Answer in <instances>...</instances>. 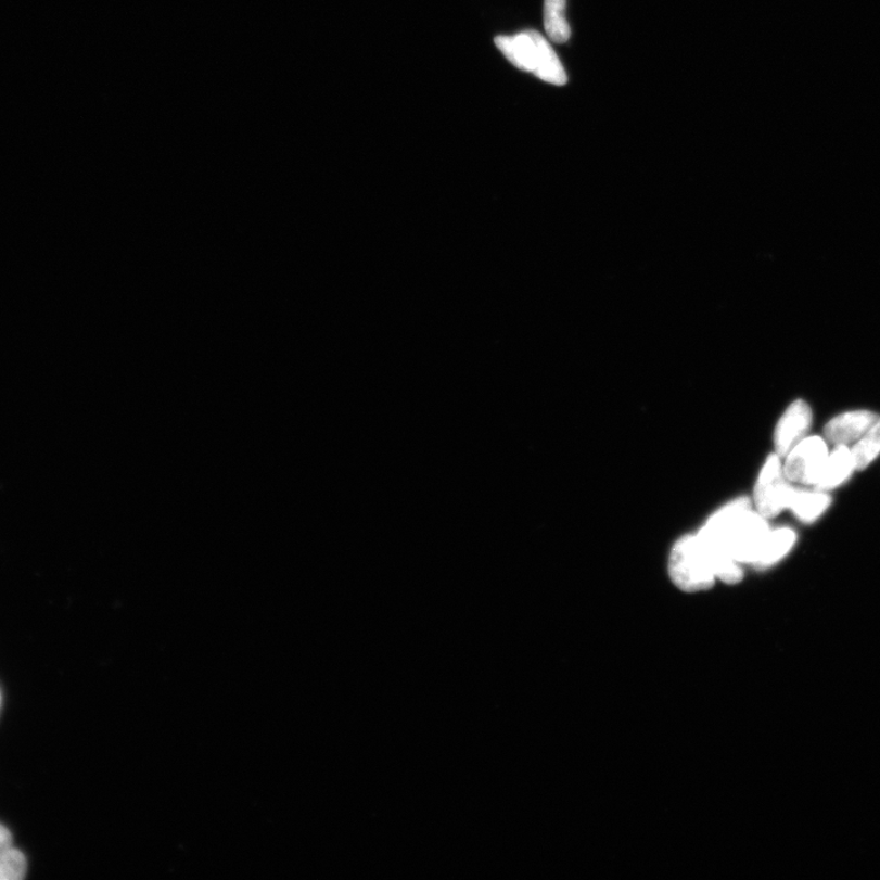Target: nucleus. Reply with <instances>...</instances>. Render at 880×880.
<instances>
[{
	"label": "nucleus",
	"mask_w": 880,
	"mask_h": 880,
	"mask_svg": "<svg viewBox=\"0 0 880 880\" xmlns=\"http://www.w3.org/2000/svg\"><path fill=\"white\" fill-rule=\"evenodd\" d=\"M769 532L767 519L753 511L748 498H739L714 512L696 537L710 553L756 565Z\"/></svg>",
	"instance_id": "1"
},
{
	"label": "nucleus",
	"mask_w": 880,
	"mask_h": 880,
	"mask_svg": "<svg viewBox=\"0 0 880 880\" xmlns=\"http://www.w3.org/2000/svg\"><path fill=\"white\" fill-rule=\"evenodd\" d=\"M669 575L681 591L689 594L707 591L717 578L696 535L684 536L674 545Z\"/></svg>",
	"instance_id": "2"
},
{
	"label": "nucleus",
	"mask_w": 880,
	"mask_h": 880,
	"mask_svg": "<svg viewBox=\"0 0 880 880\" xmlns=\"http://www.w3.org/2000/svg\"><path fill=\"white\" fill-rule=\"evenodd\" d=\"M781 458L771 454L761 470L754 487V506L764 519H773L788 509L792 487L782 469Z\"/></svg>",
	"instance_id": "3"
},
{
	"label": "nucleus",
	"mask_w": 880,
	"mask_h": 880,
	"mask_svg": "<svg viewBox=\"0 0 880 880\" xmlns=\"http://www.w3.org/2000/svg\"><path fill=\"white\" fill-rule=\"evenodd\" d=\"M828 456L829 451L825 439L820 437L805 438L788 454L782 469H785L786 476L790 482L816 487Z\"/></svg>",
	"instance_id": "4"
},
{
	"label": "nucleus",
	"mask_w": 880,
	"mask_h": 880,
	"mask_svg": "<svg viewBox=\"0 0 880 880\" xmlns=\"http://www.w3.org/2000/svg\"><path fill=\"white\" fill-rule=\"evenodd\" d=\"M812 425V410L807 403H792L779 420L775 432L776 454L786 458L805 438Z\"/></svg>",
	"instance_id": "5"
},
{
	"label": "nucleus",
	"mask_w": 880,
	"mask_h": 880,
	"mask_svg": "<svg viewBox=\"0 0 880 880\" xmlns=\"http://www.w3.org/2000/svg\"><path fill=\"white\" fill-rule=\"evenodd\" d=\"M879 418V415L867 410L841 413L826 424V438L834 446H854Z\"/></svg>",
	"instance_id": "6"
},
{
	"label": "nucleus",
	"mask_w": 880,
	"mask_h": 880,
	"mask_svg": "<svg viewBox=\"0 0 880 880\" xmlns=\"http://www.w3.org/2000/svg\"><path fill=\"white\" fill-rule=\"evenodd\" d=\"M536 34L535 30H527L515 36H498L495 42L518 69L535 74L538 60Z\"/></svg>",
	"instance_id": "7"
},
{
	"label": "nucleus",
	"mask_w": 880,
	"mask_h": 880,
	"mask_svg": "<svg viewBox=\"0 0 880 880\" xmlns=\"http://www.w3.org/2000/svg\"><path fill=\"white\" fill-rule=\"evenodd\" d=\"M855 463L851 449L846 446H836L829 454L824 472L816 485L817 490H831L844 485L853 476Z\"/></svg>",
	"instance_id": "8"
},
{
	"label": "nucleus",
	"mask_w": 880,
	"mask_h": 880,
	"mask_svg": "<svg viewBox=\"0 0 880 880\" xmlns=\"http://www.w3.org/2000/svg\"><path fill=\"white\" fill-rule=\"evenodd\" d=\"M831 505V498L821 490L807 492L792 488L789 496L788 509L802 522L811 524L825 514Z\"/></svg>",
	"instance_id": "9"
},
{
	"label": "nucleus",
	"mask_w": 880,
	"mask_h": 880,
	"mask_svg": "<svg viewBox=\"0 0 880 880\" xmlns=\"http://www.w3.org/2000/svg\"><path fill=\"white\" fill-rule=\"evenodd\" d=\"M538 60L535 75L548 84L564 86L567 76L562 62L559 61L552 46L539 33L536 34Z\"/></svg>",
	"instance_id": "10"
},
{
	"label": "nucleus",
	"mask_w": 880,
	"mask_h": 880,
	"mask_svg": "<svg viewBox=\"0 0 880 880\" xmlns=\"http://www.w3.org/2000/svg\"><path fill=\"white\" fill-rule=\"evenodd\" d=\"M796 541V534L789 528L770 531L756 566L766 569L785 558Z\"/></svg>",
	"instance_id": "11"
},
{
	"label": "nucleus",
	"mask_w": 880,
	"mask_h": 880,
	"mask_svg": "<svg viewBox=\"0 0 880 880\" xmlns=\"http://www.w3.org/2000/svg\"><path fill=\"white\" fill-rule=\"evenodd\" d=\"M566 0H545V28L550 40L565 43L572 36L566 18Z\"/></svg>",
	"instance_id": "12"
},
{
	"label": "nucleus",
	"mask_w": 880,
	"mask_h": 880,
	"mask_svg": "<svg viewBox=\"0 0 880 880\" xmlns=\"http://www.w3.org/2000/svg\"><path fill=\"white\" fill-rule=\"evenodd\" d=\"M856 470H865L880 454V418L851 448Z\"/></svg>",
	"instance_id": "13"
},
{
	"label": "nucleus",
	"mask_w": 880,
	"mask_h": 880,
	"mask_svg": "<svg viewBox=\"0 0 880 880\" xmlns=\"http://www.w3.org/2000/svg\"><path fill=\"white\" fill-rule=\"evenodd\" d=\"M26 870L27 863L22 851L11 846L0 853V880H21Z\"/></svg>",
	"instance_id": "14"
},
{
	"label": "nucleus",
	"mask_w": 880,
	"mask_h": 880,
	"mask_svg": "<svg viewBox=\"0 0 880 880\" xmlns=\"http://www.w3.org/2000/svg\"><path fill=\"white\" fill-rule=\"evenodd\" d=\"M12 846V834L3 825H0V853Z\"/></svg>",
	"instance_id": "15"
}]
</instances>
